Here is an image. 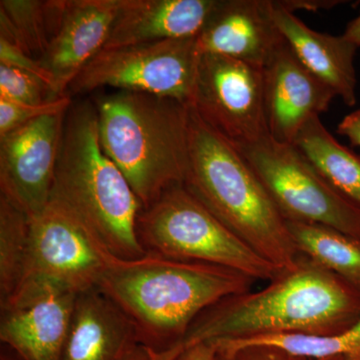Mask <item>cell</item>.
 Segmentation results:
<instances>
[{"mask_svg": "<svg viewBox=\"0 0 360 360\" xmlns=\"http://www.w3.org/2000/svg\"><path fill=\"white\" fill-rule=\"evenodd\" d=\"M0 97L30 105H41L58 98L41 77L4 65H0Z\"/></svg>", "mask_w": 360, "mask_h": 360, "instance_id": "obj_24", "label": "cell"}, {"mask_svg": "<svg viewBox=\"0 0 360 360\" xmlns=\"http://www.w3.org/2000/svg\"><path fill=\"white\" fill-rule=\"evenodd\" d=\"M125 360H151L148 350L139 345Z\"/></svg>", "mask_w": 360, "mask_h": 360, "instance_id": "obj_31", "label": "cell"}, {"mask_svg": "<svg viewBox=\"0 0 360 360\" xmlns=\"http://www.w3.org/2000/svg\"><path fill=\"white\" fill-rule=\"evenodd\" d=\"M286 224L300 253L360 291V239L324 225Z\"/></svg>", "mask_w": 360, "mask_h": 360, "instance_id": "obj_21", "label": "cell"}, {"mask_svg": "<svg viewBox=\"0 0 360 360\" xmlns=\"http://www.w3.org/2000/svg\"><path fill=\"white\" fill-rule=\"evenodd\" d=\"M229 347H270L288 354L307 359H324L342 356L347 360H360V321L338 335H312L283 333L257 336L239 340H217Z\"/></svg>", "mask_w": 360, "mask_h": 360, "instance_id": "obj_22", "label": "cell"}, {"mask_svg": "<svg viewBox=\"0 0 360 360\" xmlns=\"http://www.w3.org/2000/svg\"><path fill=\"white\" fill-rule=\"evenodd\" d=\"M214 352L212 342L198 343L184 350L177 360H212Z\"/></svg>", "mask_w": 360, "mask_h": 360, "instance_id": "obj_29", "label": "cell"}, {"mask_svg": "<svg viewBox=\"0 0 360 360\" xmlns=\"http://www.w3.org/2000/svg\"><path fill=\"white\" fill-rule=\"evenodd\" d=\"M68 111L0 136V195L30 219L49 205Z\"/></svg>", "mask_w": 360, "mask_h": 360, "instance_id": "obj_11", "label": "cell"}, {"mask_svg": "<svg viewBox=\"0 0 360 360\" xmlns=\"http://www.w3.org/2000/svg\"><path fill=\"white\" fill-rule=\"evenodd\" d=\"M255 283L219 265L146 253L136 259L111 258L97 288L131 319L151 359L179 347L201 312L250 291Z\"/></svg>", "mask_w": 360, "mask_h": 360, "instance_id": "obj_2", "label": "cell"}, {"mask_svg": "<svg viewBox=\"0 0 360 360\" xmlns=\"http://www.w3.org/2000/svg\"><path fill=\"white\" fill-rule=\"evenodd\" d=\"M136 233L144 252L180 262L219 265L271 281L283 271L225 226L184 184L169 187L142 208Z\"/></svg>", "mask_w": 360, "mask_h": 360, "instance_id": "obj_6", "label": "cell"}, {"mask_svg": "<svg viewBox=\"0 0 360 360\" xmlns=\"http://www.w3.org/2000/svg\"><path fill=\"white\" fill-rule=\"evenodd\" d=\"M291 144L329 186L360 207V155L336 141L319 116L310 120Z\"/></svg>", "mask_w": 360, "mask_h": 360, "instance_id": "obj_19", "label": "cell"}, {"mask_svg": "<svg viewBox=\"0 0 360 360\" xmlns=\"http://www.w3.org/2000/svg\"><path fill=\"white\" fill-rule=\"evenodd\" d=\"M78 295L45 290L0 305V340L22 360H63Z\"/></svg>", "mask_w": 360, "mask_h": 360, "instance_id": "obj_13", "label": "cell"}, {"mask_svg": "<svg viewBox=\"0 0 360 360\" xmlns=\"http://www.w3.org/2000/svg\"><path fill=\"white\" fill-rule=\"evenodd\" d=\"M234 146L286 221L324 225L360 239V207L329 186L292 144L269 134Z\"/></svg>", "mask_w": 360, "mask_h": 360, "instance_id": "obj_7", "label": "cell"}, {"mask_svg": "<svg viewBox=\"0 0 360 360\" xmlns=\"http://www.w3.org/2000/svg\"><path fill=\"white\" fill-rule=\"evenodd\" d=\"M342 35L345 39L352 42L357 49L360 47V13L357 18L348 23L347 30Z\"/></svg>", "mask_w": 360, "mask_h": 360, "instance_id": "obj_30", "label": "cell"}, {"mask_svg": "<svg viewBox=\"0 0 360 360\" xmlns=\"http://www.w3.org/2000/svg\"><path fill=\"white\" fill-rule=\"evenodd\" d=\"M338 132L347 136L352 146L360 148V110L345 116L338 124Z\"/></svg>", "mask_w": 360, "mask_h": 360, "instance_id": "obj_28", "label": "cell"}, {"mask_svg": "<svg viewBox=\"0 0 360 360\" xmlns=\"http://www.w3.org/2000/svg\"><path fill=\"white\" fill-rule=\"evenodd\" d=\"M189 105L234 146L269 134L264 66L201 53Z\"/></svg>", "mask_w": 360, "mask_h": 360, "instance_id": "obj_10", "label": "cell"}, {"mask_svg": "<svg viewBox=\"0 0 360 360\" xmlns=\"http://www.w3.org/2000/svg\"><path fill=\"white\" fill-rule=\"evenodd\" d=\"M217 0H122L103 51L198 37Z\"/></svg>", "mask_w": 360, "mask_h": 360, "instance_id": "obj_16", "label": "cell"}, {"mask_svg": "<svg viewBox=\"0 0 360 360\" xmlns=\"http://www.w3.org/2000/svg\"><path fill=\"white\" fill-rule=\"evenodd\" d=\"M122 0H65L60 25L40 65L56 96H68L73 80L103 51Z\"/></svg>", "mask_w": 360, "mask_h": 360, "instance_id": "obj_12", "label": "cell"}, {"mask_svg": "<svg viewBox=\"0 0 360 360\" xmlns=\"http://www.w3.org/2000/svg\"><path fill=\"white\" fill-rule=\"evenodd\" d=\"M139 345L134 322L103 291L77 295L63 360H125Z\"/></svg>", "mask_w": 360, "mask_h": 360, "instance_id": "obj_18", "label": "cell"}, {"mask_svg": "<svg viewBox=\"0 0 360 360\" xmlns=\"http://www.w3.org/2000/svg\"><path fill=\"white\" fill-rule=\"evenodd\" d=\"M182 184L260 257L283 270L297 264L302 253L264 184L236 146L191 105Z\"/></svg>", "mask_w": 360, "mask_h": 360, "instance_id": "obj_4", "label": "cell"}, {"mask_svg": "<svg viewBox=\"0 0 360 360\" xmlns=\"http://www.w3.org/2000/svg\"><path fill=\"white\" fill-rule=\"evenodd\" d=\"M272 20L291 51L310 73L333 90L348 106L356 103L357 47L343 35L326 34L309 28L283 1H269Z\"/></svg>", "mask_w": 360, "mask_h": 360, "instance_id": "obj_17", "label": "cell"}, {"mask_svg": "<svg viewBox=\"0 0 360 360\" xmlns=\"http://www.w3.org/2000/svg\"><path fill=\"white\" fill-rule=\"evenodd\" d=\"M360 321V291L307 255L257 292L227 296L201 312L179 347L165 354L177 359L187 348L217 340L303 333L338 335Z\"/></svg>", "mask_w": 360, "mask_h": 360, "instance_id": "obj_1", "label": "cell"}, {"mask_svg": "<svg viewBox=\"0 0 360 360\" xmlns=\"http://www.w3.org/2000/svg\"><path fill=\"white\" fill-rule=\"evenodd\" d=\"M99 141L146 208L184 184L189 105L168 97L116 90L97 96Z\"/></svg>", "mask_w": 360, "mask_h": 360, "instance_id": "obj_5", "label": "cell"}, {"mask_svg": "<svg viewBox=\"0 0 360 360\" xmlns=\"http://www.w3.org/2000/svg\"><path fill=\"white\" fill-rule=\"evenodd\" d=\"M30 217L0 195V304L20 285L30 245Z\"/></svg>", "mask_w": 360, "mask_h": 360, "instance_id": "obj_23", "label": "cell"}, {"mask_svg": "<svg viewBox=\"0 0 360 360\" xmlns=\"http://www.w3.org/2000/svg\"><path fill=\"white\" fill-rule=\"evenodd\" d=\"M71 105L72 101L68 94L41 105L13 103L0 97V136L42 116L65 112Z\"/></svg>", "mask_w": 360, "mask_h": 360, "instance_id": "obj_25", "label": "cell"}, {"mask_svg": "<svg viewBox=\"0 0 360 360\" xmlns=\"http://www.w3.org/2000/svg\"><path fill=\"white\" fill-rule=\"evenodd\" d=\"M112 257L79 222L49 202L30 219L22 278L0 305L49 288L75 295L96 288Z\"/></svg>", "mask_w": 360, "mask_h": 360, "instance_id": "obj_8", "label": "cell"}, {"mask_svg": "<svg viewBox=\"0 0 360 360\" xmlns=\"http://www.w3.org/2000/svg\"><path fill=\"white\" fill-rule=\"evenodd\" d=\"M0 65L32 72L44 79L52 89L51 78L40 65L39 61L23 51L20 45L13 44L4 37H0Z\"/></svg>", "mask_w": 360, "mask_h": 360, "instance_id": "obj_27", "label": "cell"}, {"mask_svg": "<svg viewBox=\"0 0 360 360\" xmlns=\"http://www.w3.org/2000/svg\"><path fill=\"white\" fill-rule=\"evenodd\" d=\"M215 352L212 360H347L345 357L314 359L295 356L279 348L270 347H229L212 342Z\"/></svg>", "mask_w": 360, "mask_h": 360, "instance_id": "obj_26", "label": "cell"}, {"mask_svg": "<svg viewBox=\"0 0 360 360\" xmlns=\"http://www.w3.org/2000/svg\"><path fill=\"white\" fill-rule=\"evenodd\" d=\"M65 0L0 1V37L41 58L60 25Z\"/></svg>", "mask_w": 360, "mask_h": 360, "instance_id": "obj_20", "label": "cell"}, {"mask_svg": "<svg viewBox=\"0 0 360 360\" xmlns=\"http://www.w3.org/2000/svg\"><path fill=\"white\" fill-rule=\"evenodd\" d=\"M0 360H22L11 348L2 347L1 354H0Z\"/></svg>", "mask_w": 360, "mask_h": 360, "instance_id": "obj_32", "label": "cell"}, {"mask_svg": "<svg viewBox=\"0 0 360 360\" xmlns=\"http://www.w3.org/2000/svg\"><path fill=\"white\" fill-rule=\"evenodd\" d=\"M49 202L79 222L113 257L146 255L136 233L141 201L101 148L91 101L72 103L66 113Z\"/></svg>", "mask_w": 360, "mask_h": 360, "instance_id": "obj_3", "label": "cell"}, {"mask_svg": "<svg viewBox=\"0 0 360 360\" xmlns=\"http://www.w3.org/2000/svg\"><path fill=\"white\" fill-rule=\"evenodd\" d=\"M335 92L300 63L284 41L264 66L267 129L272 139L292 143L312 118L328 110Z\"/></svg>", "mask_w": 360, "mask_h": 360, "instance_id": "obj_14", "label": "cell"}, {"mask_svg": "<svg viewBox=\"0 0 360 360\" xmlns=\"http://www.w3.org/2000/svg\"><path fill=\"white\" fill-rule=\"evenodd\" d=\"M196 37L101 51L73 80L68 94L112 87L168 97L189 105L200 58Z\"/></svg>", "mask_w": 360, "mask_h": 360, "instance_id": "obj_9", "label": "cell"}, {"mask_svg": "<svg viewBox=\"0 0 360 360\" xmlns=\"http://www.w3.org/2000/svg\"><path fill=\"white\" fill-rule=\"evenodd\" d=\"M196 39L200 54L264 68L284 44L270 14L269 0H221Z\"/></svg>", "mask_w": 360, "mask_h": 360, "instance_id": "obj_15", "label": "cell"}]
</instances>
